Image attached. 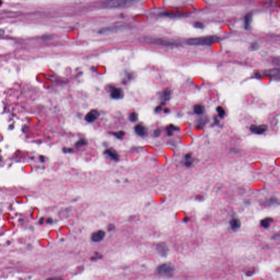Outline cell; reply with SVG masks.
<instances>
[{
    "instance_id": "obj_20",
    "label": "cell",
    "mask_w": 280,
    "mask_h": 280,
    "mask_svg": "<svg viewBox=\"0 0 280 280\" xmlns=\"http://www.w3.org/2000/svg\"><path fill=\"white\" fill-rule=\"evenodd\" d=\"M129 119L131 122H135L138 119V115L135 112H132L131 113L130 116H129Z\"/></svg>"
},
{
    "instance_id": "obj_11",
    "label": "cell",
    "mask_w": 280,
    "mask_h": 280,
    "mask_svg": "<svg viewBox=\"0 0 280 280\" xmlns=\"http://www.w3.org/2000/svg\"><path fill=\"white\" fill-rule=\"evenodd\" d=\"M157 250L158 251L159 253L163 257H165L168 251V248L167 246L165 245H159L157 246Z\"/></svg>"
},
{
    "instance_id": "obj_3",
    "label": "cell",
    "mask_w": 280,
    "mask_h": 280,
    "mask_svg": "<svg viewBox=\"0 0 280 280\" xmlns=\"http://www.w3.org/2000/svg\"><path fill=\"white\" fill-rule=\"evenodd\" d=\"M134 1H124V0H116V1H106L104 3V6L106 7H119L129 5L130 4L133 3Z\"/></svg>"
},
{
    "instance_id": "obj_31",
    "label": "cell",
    "mask_w": 280,
    "mask_h": 280,
    "mask_svg": "<svg viewBox=\"0 0 280 280\" xmlns=\"http://www.w3.org/2000/svg\"><path fill=\"white\" fill-rule=\"evenodd\" d=\"M1 161V155H0V161Z\"/></svg>"
},
{
    "instance_id": "obj_27",
    "label": "cell",
    "mask_w": 280,
    "mask_h": 280,
    "mask_svg": "<svg viewBox=\"0 0 280 280\" xmlns=\"http://www.w3.org/2000/svg\"><path fill=\"white\" fill-rule=\"evenodd\" d=\"M96 254L97 256H95V257H92V258H91L92 259L95 260V259H99V258H101V257H100V256H101V255L99 254V253H97V254Z\"/></svg>"
},
{
    "instance_id": "obj_24",
    "label": "cell",
    "mask_w": 280,
    "mask_h": 280,
    "mask_svg": "<svg viewBox=\"0 0 280 280\" xmlns=\"http://www.w3.org/2000/svg\"><path fill=\"white\" fill-rule=\"evenodd\" d=\"M73 152V150L70 148H63V152L65 153H72Z\"/></svg>"
},
{
    "instance_id": "obj_9",
    "label": "cell",
    "mask_w": 280,
    "mask_h": 280,
    "mask_svg": "<svg viewBox=\"0 0 280 280\" xmlns=\"http://www.w3.org/2000/svg\"><path fill=\"white\" fill-rule=\"evenodd\" d=\"M253 14L251 13H248L245 16L244 18V26L246 29H248L250 27L251 22L252 21Z\"/></svg>"
},
{
    "instance_id": "obj_1",
    "label": "cell",
    "mask_w": 280,
    "mask_h": 280,
    "mask_svg": "<svg viewBox=\"0 0 280 280\" xmlns=\"http://www.w3.org/2000/svg\"><path fill=\"white\" fill-rule=\"evenodd\" d=\"M220 40V38L216 36H209L206 37L194 38L188 40L186 41L187 45H212Z\"/></svg>"
},
{
    "instance_id": "obj_4",
    "label": "cell",
    "mask_w": 280,
    "mask_h": 280,
    "mask_svg": "<svg viewBox=\"0 0 280 280\" xmlns=\"http://www.w3.org/2000/svg\"><path fill=\"white\" fill-rule=\"evenodd\" d=\"M268 127L266 125H253L250 127V130L256 134L261 135L264 133L267 130Z\"/></svg>"
},
{
    "instance_id": "obj_25",
    "label": "cell",
    "mask_w": 280,
    "mask_h": 280,
    "mask_svg": "<svg viewBox=\"0 0 280 280\" xmlns=\"http://www.w3.org/2000/svg\"><path fill=\"white\" fill-rule=\"evenodd\" d=\"M47 280H65L61 278V277H51V278H49Z\"/></svg>"
},
{
    "instance_id": "obj_22",
    "label": "cell",
    "mask_w": 280,
    "mask_h": 280,
    "mask_svg": "<svg viewBox=\"0 0 280 280\" xmlns=\"http://www.w3.org/2000/svg\"><path fill=\"white\" fill-rule=\"evenodd\" d=\"M194 26L195 27L198 28V29H203L205 26H204V25L202 22H197L194 23Z\"/></svg>"
},
{
    "instance_id": "obj_14",
    "label": "cell",
    "mask_w": 280,
    "mask_h": 280,
    "mask_svg": "<svg viewBox=\"0 0 280 280\" xmlns=\"http://www.w3.org/2000/svg\"><path fill=\"white\" fill-rule=\"evenodd\" d=\"M272 220H273V219L271 218H266L265 219L261 220V224L263 227L265 228H268L270 225V223H271Z\"/></svg>"
},
{
    "instance_id": "obj_17",
    "label": "cell",
    "mask_w": 280,
    "mask_h": 280,
    "mask_svg": "<svg viewBox=\"0 0 280 280\" xmlns=\"http://www.w3.org/2000/svg\"><path fill=\"white\" fill-rule=\"evenodd\" d=\"M275 70H273L271 71H269V72H266V75L270 76V77H276V76H277L279 77V73H280L279 70L277 69L275 72Z\"/></svg>"
},
{
    "instance_id": "obj_6",
    "label": "cell",
    "mask_w": 280,
    "mask_h": 280,
    "mask_svg": "<svg viewBox=\"0 0 280 280\" xmlns=\"http://www.w3.org/2000/svg\"><path fill=\"white\" fill-rule=\"evenodd\" d=\"M105 232L103 230H98L94 232L91 235V240L94 242H99L104 238Z\"/></svg>"
},
{
    "instance_id": "obj_12",
    "label": "cell",
    "mask_w": 280,
    "mask_h": 280,
    "mask_svg": "<svg viewBox=\"0 0 280 280\" xmlns=\"http://www.w3.org/2000/svg\"><path fill=\"white\" fill-rule=\"evenodd\" d=\"M230 226H231L232 229L236 230V229H239L240 227L241 222H240V220H239V219L233 218L230 221Z\"/></svg>"
},
{
    "instance_id": "obj_29",
    "label": "cell",
    "mask_w": 280,
    "mask_h": 280,
    "mask_svg": "<svg viewBox=\"0 0 280 280\" xmlns=\"http://www.w3.org/2000/svg\"><path fill=\"white\" fill-rule=\"evenodd\" d=\"M4 30L0 29V36H2L4 35Z\"/></svg>"
},
{
    "instance_id": "obj_8",
    "label": "cell",
    "mask_w": 280,
    "mask_h": 280,
    "mask_svg": "<svg viewBox=\"0 0 280 280\" xmlns=\"http://www.w3.org/2000/svg\"><path fill=\"white\" fill-rule=\"evenodd\" d=\"M124 96L123 91L119 88H116L112 90L111 97L114 99H120Z\"/></svg>"
},
{
    "instance_id": "obj_28",
    "label": "cell",
    "mask_w": 280,
    "mask_h": 280,
    "mask_svg": "<svg viewBox=\"0 0 280 280\" xmlns=\"http://www.w3.org/2000/svg\"><path fill=\"white\" fill-rule=\"evenodd\" d=\"M161 109H162L161 106H158L157 108H155V111H156L157 112H159L160 111H161Z\"/></svg>"
},
{
    "instance_id": "obj_19",
    "label": "cell",
    "mask_w": 280,
    "mask_h": 280,
    "mask_svg": "<svg viewBox=\"0 0 280 280\" xmlns=\"http://www.w3.org/2000/svg\"><path fill=\"white\" fill-rule=\"evenodd\" d=\"M87 141L84 138H82L80 139L79 141L76 142V146L77 147H81V146H84L87 144Z\"/></svg>"
},
{
    "instance_id": "obj_13",
    "label": "cell",
    "mask_w": 280,
    "mask_h": 280,
    "mask_svg": "<svg viewBox=\"0 0 280 280\" xmlns=\"http://www.w3.org/2000/svg\"><path fill=\"white\" fill-rule=\"evenodd\" d=\"M194 111L197 114H202L205 112V107L202 105L194 106Z\"/></svg>"
},
{
    "instance_id": "obj_5",
    "label": "cell",
    "mask_w": 280,
    "mask_h": 280,
    "mask_svg": "<svg viewBox=\"0 0 280 280\" xmlns=\"http://www.w3.org/2000/svg\"><path fill=\"white\" fill-rule=\"evenodd\" d=\"M99 117V113L96 110H92L86 116V120L89 123H92Z\"/></svg>"
},
{
    "instance_id": "obj_7",
    "label": "cell",
    "mask_w": 280,
    "mask_h": 280,
    "mask_svg": "<svg viewBox=\"0 0 280 280\" xmlns=\"http://www.w3.org/2000/svg\"><path fill=\"white\" fill-rule=\"evenodd\" d=\"M105 154H107L108 156L112 158L113 160L115 161H118L119 159V156L118 154L116 152L115 150L113 148H109L107 150H105Z\"/></svg>"
},
{
    "instance_id": "obj_2",
    "label": "cell",
    "mask_w": 280,
    "mask_h": 280,
    "mask_svg": "<svg viewBox=\"0 0 280 280\" xmlns=\"http://www.w3.org/2000/svg\"><path fill=\"white\" fill-rule=\"evenodd\" d=\"M174 268L169 264H163L160 265L158 268V273L161 276L171 277L174 273Z\"/></svg>"
},
{
    "instance_id": "obj_18",
    "label": "cell",
    "mask_w": 280,
    "mask_h": 280,
    "mask_svg": "<svg viewBox=\"0 0 280 280\" xmlns=\"http://www.w3.org/2000/svg\"><path fill=\"white\" fill-rule=\"evenodd\" d=\"M177 130H179V127L174 126L173 125H170L167 128L168 134V135H172L173 131Z\"/></svg>"
},
{
    "instance_id": "obj_16",
    "label": "cell",
    "mask_w": 280,
    "mask_h": 280,
    "mask_svg": "<svg viewBox=\"0 0 280 280\" xmlns=\"http://www.w3.org/2000/svg\"><path fill=\"white\" fill-rule=\"evenodd\" d=\"M217 112H218V116L219 117L222 118L224 117V116H225V111H224V109L222 108L221 106H218L216 108Z\"/></svg>"
},
{
    "instance_id": "obj_15",
    "label": "cell",
    "mask_w": 280,
    "mask_h": 280,
    "mask_svg": "<svg viewBox=\"0 0 280 280\" xmlns=\"http://www.w3.org/2000/svg\"><path fill=\"white\" fill-rule=\"evenodd\" d=\"M112 134L114 135L118 139H122L125 135V132L123 131H119L118 132H112Z\"/></svg>"
},
{
    "instance_id": "obj_30",
    "label": "cell",
    "mask_w": 280,
    "mask_h": 280,
    "mask_svg": "<svg viewBox=\"0 0 280 280\" xmlns=\"http://www.w3.org/2000/svg\"><path fill=\"white\" fill-rule=\"evenodd\" d=\"M169 112H170V110L168 109H165V113H168Z\"/></svg>"
},
{
    "instance_id": "obj_10",
    "label": "cell",
    "mask_w": 280,
    "mask_h": 280,
    "mask_svg": "<svg viewBox=\"0 0 280 280\" xmlns=\"http://www.w3.org/2000/svg\"><path fill=\"white\" fill-rule=\"evenodd\" d=\"M135 131L136 134L140 136H144L147 132L146 128L141 125H137L135 127Z\"/></svg>"
},
{
    "instance_id": "obj_23",
    "label": "cell",
    "mask_w": 280,
    "mask_h": 280,
    "mask_svg": "<svg viewBox=\"0 0 280 280\" xmlns=\"http://www.w3.org/2000/svg\"><path fill=\"white\" fill-rule=\"evenodd\" d=\"M171 90L169 89H167L165 90L163 92V96H164V97L167 99V98L170 97V95H171Z\"/></svg>"
},
{
    "instance_id": "obj_26",
    "label": "cell",
    "mask_w": 280,
    "mask_h": 280,
    "mask_svg": "<svg viewBox=\"0 0 280 280\" xmlns=\"http://www.w3.org/2000/svg\"><path fill=\"white\" fill-rule=\"evenodd\" d=\"M154 134L156 137H158L159 136V135L161 134V131L159 130H156L154 131Z\"/></svg>"
},
{
    "instance_id": "obj_21",
    "label": "cell",
    "mask_w": 280,
    "mask_h": 280,
    "mask_svg": "<svg viewBox=\"0 0 280 280\" xmlns=\"http://www.w3.org/2000/svg\"><path fill=\"white\" fill-rule=\"evenodd\" d=\"M259 48V45L258 43L254 42L252 45H250V49L252 51H255L257 50Z\"/></svg>"
}]
</instances>
